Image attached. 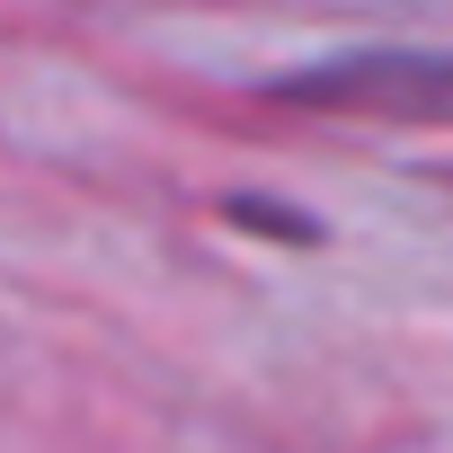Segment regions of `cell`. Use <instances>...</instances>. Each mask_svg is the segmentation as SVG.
<instances>
[{
    "label": "cell",
    "mask_w": 453,
    "mask_h": 453,
    "mask_svg": "<svg viewBox=\"0 0 453 453\" xmlns=\"http://www.w3.org/2000/svg\"><path fill=\"white\" fill-rule=\"evenodd\" d=\"M303 98L329 107H400V116H453V54H373V63H329L311 81H294Z\"/></svg>",
    "instance_id": "obj_1"
}]
</instances>
